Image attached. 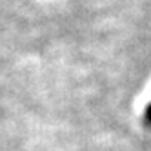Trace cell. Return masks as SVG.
<instances>
[{
    "instance_id": "6da1fadb",
    "label": "cell",
    "mask_w": 151,
    "mask_h": 151,
    "mask_svg": "<svg viewBox=\"0 0 151 151\" xmlns=\"http://www.w3.org/2000/svg\"><path fill=\"white\" fill-rule=\"evenodd\" d=\"M144 122H146L147 126H151V104L146 107V113H144Z\"/></svg>"
}]
</instances>
